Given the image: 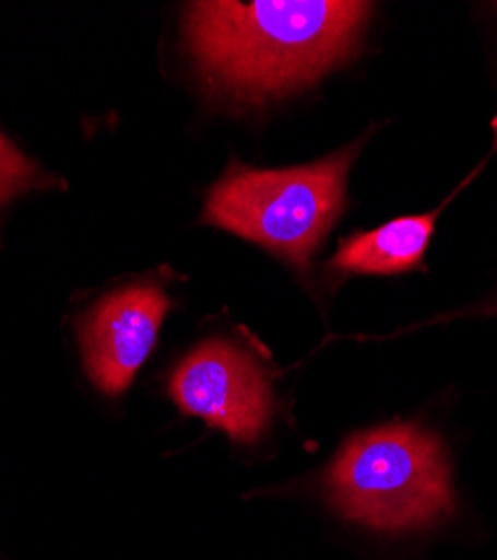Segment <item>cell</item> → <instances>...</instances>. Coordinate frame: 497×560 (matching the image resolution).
Listing matches in <instances>:
<instances>
[{
    "label": "cell",
    "mask_w": 497,
    "mask_h": 560,
    "mask_svg": "<svg viewBox=\"0 0 497 560\" xmlns=\"http://www.w3.org/2000/svg\"><path fill=\"white\" fill-rule=\"evenodd\" d=\"M370 12V3L345 0L196 3L187 14V38L211 85L262 102L352 57Z\"/></svg>",
    "instance_id": "6da1fadb"
},
{
    "label": "cell",
    "mask_w": 497,
    "mask_h": 560,
    "mask_svg": "<svg viewBox=\"0 0 497 560\" xmlns=\"http://www.w3.org/2000/svg\"><path fill=\"white\" fill-rule=\"evenodd\" d=\"M323 485L343 518L379 534L419 532L455 509L443 444L413 422L352 435Z\"/></svg>",
    "instance_id": "7a4b0ae2"
},
{
    "label": "cell",
    "mask_w": 497,
    "mask_h": 560,
    "mask_svg": "<svg viewBox=\"0 0 497 560\" xmlns=\"http://www.w3.org/2000/svg\"><path fill=\"white\" fill-rule=\"evenodd\" d=\"M352 144L309 166L262 171L234 162L206 198L204 222L305 267L343 211Z\"/></svg>",
    "instance_id": "3957f363"
},
{
    "label": "cell",
    "mask_w": 497,
    "mask_h": 560,
    "mask_svg": "<svg viewBox=\"0 0 497 560\" xmlns=\"http://www.w3.org/2000/svg\"><path fill=\"white\" fill-rule=\"evenodd\" d=\"M168 393L185 415L204 419L240 444L256 442L274 410L260 363L247 350L222 339L200 343L179 361Z\"/></svg>",
    "instance_id": "277c9868"
},
{
    "label": "cell",
    "mask_w": 497,
    "mask_h": 560,
    "mask_svg": "<svg viewBox=\"0 0 497 560\" xmlns=\"http://www.w3.org/2000/svg\"><path fill=\"white\" fill-rule=\"evenodd\" d=\"M170 301L157 285H132L102 299L81 323L85 372L106 395H121L155 348Z\"/></svg>",
    "instance_id": "5b68a950"
},
{
    "label": "cell",
    "mask_w": 497,
    "mask_h": 560,
    "mask_svg": "<svg viewBox=\"0 0 497 560\" xmlns=\"http://www.w3.org/2000/svg\"><path fill=\"white\" fill-rule=\"evenodd\" d=\"M437 211L397 218L375 231L354 233L339 247L332 267L343 273L392 276L417 267L428 249Z\"/></svg>",
    "instance_id": "8992f818"
},
{
    "label": "cell",
    "mask_w": 497,
    "mask_h": 560,
    "mask_svg": "<svg viewBox=\"0 0 497 560\" xmlns=\"http://www.w3.org/2000/svg\"><path fill=\"white\" fill-rule=\"evenodd\" d=\"M55 184V177L38 171L10 139L0 132V209L29 189Z\"/></svg>",
    "instance_id": "52a82bcc"
},
{
    "label": "cell",
    "mask_w": 497,
    "mask_h": 560,
    "mask_svg": "<svg viewBox=\"0 0 497 560\" xmlns=\"http://www.w3.org/2000/svg\"><path fill=\"white\" fill-rule=\"evenodd\" d=\"M484 314H497V299L484 307Z\"/></svg>",
    "instance_id": "ba28073f"
}]
</instances>
